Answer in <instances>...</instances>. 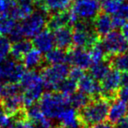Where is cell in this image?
Wrapping results in <instances>:
<instances>
[{
    "mask_svg": "<svg viewBox=\"0 0 128 128\" xmlns=\"http://www.w3.org/2000/svg\"><path fill=\"white\" fill-rule=\"evenodd\" d=\"M51 128H67L66 126H64L63 124H58V126H54V127H51Z\"/></svg>",
    "mask_w": 128,
    "mask_h": 128,
    "instance_id": "40",
    "label": "cell"
},
{
    "mask_svg": "<svg viewBox=\"0 0 128 128\" xmlns=\"http://www.w3.org/2000/svg\"><path fill=\"white\" fill-rule=\"evenodd\" d=\"M16 24V20L9 16H0V35L10 34Z\"/></svg>",
    "mask_w": 128,
    "mask_h": 128,
    "instance_id": "28",
    "label": "cell"
},
{
    "mask_svg": "<svg viewBox=\"0 0 128 128\" xmlns=\"http://www.w3.org/2000/svg\"><path fill=\"white\" fill-rule=\"evenodd\" d=\"M92 98L88 95L81 92H75L70 96V106L75 108L76 110H80L84 107Z\"/></svg>",
    "mask_w": 128,
    "mask_h": 128,
    "instance_id": "26",
    "label": "cell"
},
{
    "mask_svg": "<svg viewBox=\"0 0 128 128\" xmlns=\"http://www.w3.org/2000/svg\"><path fill=\"white\" fill-rule=\"evenodd\" d=\"M120 85L121 86H128V71L124 72L121 75V80H120Z\"/></svg>",
    "mask_w": 128,
    "mask_h": 128,
    "instance_id": "38",
    "label": "cell"
},
{
    "mask_svg": "<svg viewBox=\"0 0 128 128\" xmlns=\"http://www.w3.org/2000/svg\"><path fill=\"white\" fill-rule=\"evenodd\" d=\"M84 75V70H82L80 68H77V67H73L71 70H70L68 71V78L72 79V80L76 81V82H78L79 79Z\"/></svg>",
    "mask_w": 128,
    "mask_h": 128,
    "instance_id": "32",
    "label": "cell"
},
{
    "mask_svg": "<svg viewBox=\"0 0 128 128\" xmlns=\"http://www.w3.org/2000/svg\"><path fill=\"white\" fill-rule=\"evenodd\" d=\"M37 4L40 9L50 14L68 9L71 4V0H43Z\"/></svg>",
    "mask_w": 128,
    "mask_h": 128,
    "instance_id": "19",
    "label": "cell"
},
{
    "mask_svg": "<svg viewBox=\"0 0 128 128\" xmlns=\"http://www.w3.org/2000/svg\"><path fill=\"white\" fill-rule=\"evenodd\" d=\"M112 26L115 28H120V27H122L126 23V18L119 12H117L114 14L113 18H112Z\"/></svg>",
    "mask_w": 128,
    "mask_h": 128,
    "instance_id": "33",
    "label": "cell"
},
{
    "mask_svg": "<svg viewBox=\"0 0 128 128\" xmlns=\"http://www.w3.org/2000/svg\"><path fill=\"white\" fill-rule=\"evenodd\" d=\"M101 40L108 56L124 53L127 49L128 43L118 31H110Z\"/></svg>",
    "mask_w": 128,
    "mask_h": 128,
    "instance_id": "7",
    "label": "cell"
},
{
    "mask_svg": "<svg viewBox=\"0 0 128 128\" xmlns=\"http://www.w3.org/2000/svg\"><path fill=\"white\" fill-rule=\"evenodd\" d=\"M128 113V104L118 98L112 102V105L109 107L108 110V121L113 124H116L124 119Z\"/></svg>",
    "mask_w": 128,
    "mask_h": 128,
    "instance_id": "13",
    "label": "cell"
},
{
    "mask_svg": "<svg viewBox=\"0 0 128 128\" xmlns=\"http://www.w3.org/2000/svg\"><path fill=\"white\" fill-rule=\"evenodd\" d=\"M121 74L119 71L110 68L101 79V96L112 103L118 98V92L120 87Z\"/></svg>",
    "mask_w": 128,
    "mask_h": 128,
    "instance_id": "5",
    "label": "cell"
},
{
    "mask_svg": "<svg viewBox=\"0 0 128 128\" xmlns=\"http://www.w3.org/2000/svg\"><path fill=\"white\" fill-rule=\"evenodd\" d=\"M55 90L64 96H70L77 90V82L70 78H65L57 85Z\"/></svg>",
    "mask_w": 128,
    "mask_h": 128,
    "instance_id": "25",
    "label": "cell"
},
{
    "mask_svg": "<svg viewBox=\"0 0 128 128\" xmlns=\"http://www.w3.org/2000/svg\"><path fill=\"white\" fill-rule=\"evenodd\" d=\"M118 12L121 13V14L126 18V20H128V2L126 3V4H122V6H121L120 10H119Z\"/></svg>",
    "mask_w": 128,
    "mask_h": 128,
    "instance_id": "37",
    "label": "cell"
},
{
    "mask_svg": "<svg viewBox=\"0 0 128 128\" xmlns=\"http://www.w3.org/2000/svg\"><path fill=\"white\" fill-rule=\"evenodd\" d=\"M118 98L128 104V86H124L118 92Z\"/></svg>",
    "mask_w": 128,
    "mask_h": 128,
    "instance_id": "35",
    "label": "cell"
},
{
    "mask_svg": "<svg viewBox=\"0 0 128 128\" xmlns=\"http://www.w3.org/2000/svg\"><path fill=\"white\" fill-rule=\"evenodd\" d=\"M39 101L42 113L50 119L57 118L64 109L70 106V96H64L56 90L44 93Z\"/></svg>",
    "mask_w": 128,
    "mask_h": 128,
    "instance_id": "2",
    "label": "cell"
},
{
    "mask_svg": "<svg viewBox=\"0 0 128 128\" xmlns=\"http://www.w3.org/2000/svg\"><path fill=\"white\" fill-rule=\"evenodd\" d=\"M3 86H4V84H2V82H1V81H0V94H1V92H2Z\"/></svg>",
    "mask_w": 128,
    "mask_h": 128,
    "instance_id": "41",
    "label": "cell"
},
{
    "mask_svg": "<svg viewBox=\"0 0 128 128\" xmlns=\"http://www.w3.org/2000/svg\"><path fill=\"white\" fill-rule=\"evenodd\" d=\"M48 18V13L42 9L32 12V14L26 18L20 24L24 37H34L36 34L42 31V29L46 26Z\"/></svg>",
    "mask_w": 128,
    "mask_h": 128,
    "instance_id": "4",
    "label": "cell"
},
{
    "mask_svg": "<svg viewBox=\"0 0 128 128\" xmlns=\"http://www.w3.org/2000/svg\"><path fill=\"white\" fill-rule=\"evenodd\" d=\"M78 18L92 20L100 12L99 0H76L71 8Z\"/></svg>",
    "mask_w": 128,
    "mask_h": 128,
    "instance_id": "8",
    "label": "cell"
},
{
    "mask_svg": "<svg viewBox=\"0 0 128 128\" xmlns=\"http://www.w3.org/2000/svg\"><path fill=\"white\" fill-rule=\"evenodd\" d=\"M34 1H35V3H36V4H39V3L42 2L43 0H34Z\"/></svg>",
    "mask_w": 128,
    "mask_h": 128,
    "instance_id": "42",
    "label": "cell"
},
{
    "mask_svg": "<svg viewBox=\"0 0 128 128\" xmlns=\"http://www.w3.org/2000/svg\"><path fill=\"white\" fill-rule=\"evenodd\" d=\"M32 48V42L29 40H20L18 41H15L11 46V51L10 54H12V58L15 60H23L24 56Z\"/></svg>",
    "mask_w": 128,
    "mask_h": 128,
    "instance_id": "18",
    "label": "cell"
},
{
    "mask_svg": "<svg viewBox=\"0 0 128 128\" xmlns=\"http://www.w3.org/2000/svg\"><path fill=\"white\" fill-rule=\"evenodd\" d=\"M23 65L25 68L28 70H40L44 65V57L40 51L36 48H32L24 56Z\"/></svg>",
    "mask_w": 128,
    "mask_h": 128,
    "instance_id": "17",
    "label": "cell"
},
{
    "mask_svg": "<svg viewBox=\"0 0 128 128\" xmlns=\"http://www.w3.org/2000/svg\"><path fill=\"white\" fill-rule=\"evenodd\" d=\"M70 68L67 64H53L43 66L40 70V75L43 81V85L49 90H55L57 85L67 78Z\"/></svg>",
    "mask_w": 128,
    "mask_h": 128,
    "instance_id": "3",
    "label": "cell"
},
{
    "mask_svg": "<svg viewBox=\"0 0 128 128\" xmlns=\"http://www.w3.org/2000/svg\"><path fill=\"white\" fill-rule=\"evenodd\" d=\"M45 62L53 65V64L65 63L68 62V51L62 48H52L46 53L44 57Z\"/></svg>",
    "mask_w": 128,
    "mask_h": 128,
    "instance_id": "22",
    "label": "cell"
},
{
    "mask_svg": "<svg viewBox=\"0 0 128 128\" xmlns=\"http://www.w3.org/2000/svg\"><path fill=\"white\" fill-rule=\"evenodd\" d=\"M9 35H10V38H11V40H12L13 42L23 39L24 34H23V32H22L20 24H16L15 27L12 29V31Z\"/></svg>",
    "mask_w": 128,
    "mask_h": 128,
    "instance_id": "31",
    "label": "cell"
},
{
    "mask_svg": "<svg viewBox=\"0 0 128 128\" xmlns=\"http://www.w3.org/2000/svg\"><path fill=\"white\" fill-rule=\"evenodd\" d=\"M89 128H116L115 126L112 123L108 122H101L99 124H94V126H90Z\"/></svg>",
    "mask_w": 128,
    "mask_h": 128,
    "instance_id": "36",
    "label": "cell"
},
{
    "mask_svg": "<svg viewBox=\"0 0 128 128\" xmlns=\"http://www.w3.org/2000/svg\"><path fill=\"white\" fill-rule=\"evenodd\" d=\"M100 7L108 14H115L122 6V0H99Z\"/></svg>",
    "mask_w": 128,
    "mask_h": 128,
    "instance_id": "27",
    "label": "cell"
},
{
    "mask_svg": "<svg viewBox=\"0 0 128 128\" xmlns=\"http://www.w3.org/2000/svg\"><path fill=\"white\" fill-rule=\"evenodd\" d=\"M57 118L62 122V124L67 128H82L79 120L77 110L71 106L66 107Z\"/></svg>",
    "mask_w": 128,
    "mask_h": 128,
    "instance_id": "16",
    "label": "cell"
},
{
    "mask_svg": "<svg viewBox=\"0 0 128 128\" xmlns=\"http://www.w3.org/2000/svg\"><path fill=\"white\" fill-rule=\"evenodd\" d=\"M68 62L74 67H77L84 70H89L92 60L88 50L72 46L68 50Z\"/></svg>",
    "mask_w": 128,
    "mask_h": 128,
    "instance_id": "10",
    "label": "cell"
},
{
    "mask_svg": "<svg viewBox=\"0 0 128 128\" xmlns=\"http://www.w3.org/2000/svg\"><path fill=\"white\" fill-rule=\"evenodd\" d=\"M11 46L9 39L4 35H0V60H4L8 56L11 51Z\"/></svg>",
    "mask_w": 128,
    "mask_h": 128,
    "instance_id": "30",
    "label": "cell"
},
{
    "mask_svg": "<svg viewBox=\"0 0 128 128\" xmlns=\"http://www.w3.org/2000/svg\"><path fill=\"white\" fill-rule=\"evenodd\" d=\"M78 20V17L76 16L72 9H67L64 11L57 12L48 14L46 26L51 32L55 31L60 27L70 26L74 25Z\"/></svg>",
    "mask_w": 128,
    "mask_h": 128,
    "instance_id": "6",
    "label": "cell"
},
{
    "mask_svg": "<svg viewBox=\"0 0 128 128\" xmlns=\"http://www.w3.org/2000/svg\"><path fill=\"white\" fill-rule=\"evenodd\" d=\"M110 65V68L119 72L128 71V53H120L117 54L110 55L107 58Z\"/></svg>",
    "mask_w": 128,
    "mask_h": 128,
    "instance_id": "21",
    "label": "cell"
},
{
    "mask_svg": "<svg viewBox=\"0 0 128 128\" xmlns=\"http://www.w3.org/2000/svg\"><path fill=\"white\" fill-rule=\"evenodd\" d=\"M12 0H0V16H8Z\"/></svg>",
    "mask_w": 128,
    "mask_h": 128,
    "instance_id": "34",
    "label": "cell"
},
{
    "mask_svg": "<svg viewBox=\"0 0 128 128\" xmlns=\"http://www.w3.org/2000/svg\"><path fill=\"white\" fill-rule=\"evenodd\" d=\"M110 102L105 98H92L87 104L78 110L79 120L82 128H89L90 126L99 124L106 119L108 115Z\"/></svg>",
    "mask_w": 128,
    "mask_h": 128,
    "instance_id": "1",
    "label": "cell"
},
{
    "mask_svg": "<svg viewBox=\"0 0 128 128\" xmlns=\"http://www.w3.org/2000/svg\"><path fill=\"white\" fill-rule=\"evenodd\" d=\"M20 84L23 90L29 88L36 87V86L43 85V81L40 75L36 70H28L25 72L20 81Z\"/></svg>",
    "mask_w": 128,
    "mask_h": 128,
    "instance_id": "20",
    "label": "cell"
},
{
    "mask_svg": "<svg viewBox=\"0 0 128 128\" xmlns=\"http://www.w3.org/2000/svg\"><path fill=\"white\" fill-rule=\"evenodd\" d=\"M92 26L95 32L100 39H102L113 28L112 18L108 13L99 12V13L92 20Z\"/></svg>",
    "mask_w": 128,
    "mask_h": 128,
    "instance_id": "12",
    "label": "cell"
},
{
    "mask_svg": "<svg viewBox=\"0 0 128 128\" xmlns=\"http://www.w3.org/2000/svg\"><path fill=\"white\" fill-rule=\"evenodd\" d=\"M54 44L57 48L68 51L73 46L72 42V27L64 26L54 31Z\"/></svg>",
    "mask_w": 128,
    "mask_h": 128,
    "instance_id": "15",
    "label": "cell"
},
{
    "mask_svg": "<svg viewBox=\"0 0 128 128\" xmlns=\"http://www.w3.org/2000/svg\"><path fill=\"white\" fill-rule=\"evenodd\" d=\"M122 1H123V0H122Z\"/></svg>",
    "mask_w": 128,
    "mask_h": 128,
    "instance_id": "44",
    "label": "cell"
},
{
    "mask_svg": "<svg viewBox=\"0 0 128 128\" xmlns=\"http://www.w3.org/2000/svg\"><path fill=\"white\" fill-rule=\"evenodd\" d=\"M32 45L41 53H46L54 48V46L55 45L54 34L49 29L40 31L34 36Z\"/></svg>",
    "mask_w": 128,
    "mask_h": 128,
    "instance_id": "14",
    "label": "cell"
},
{
    "mask_svg": "<svg viewBox=\"0 0 128 128\" xmlns=\"http://www.w3.org/2000/svg\"><path fill=\"white\" fill-rule=\"evenodd\" d=\"M77 89L91 98L101 96L100 84L90 75H84L77 82Z\"/></svg>",
    "mask_w": 128,
    "mask_h": 128,
    "instance_id": "11",
    "label": "cell"
},
{
    "mask_svg": "<svg viewBox=\"0 0 128 128\" xmlns=\"http://www.w3.org/2000/svg\"><path fill=\"white\" fill-rule=\"evenodd\" d=\"M100 40H101L96 41L88 50L92 62H101V60H107V58H108V54H107L106 51H105L104 48L103 44H102V42Z\"/></svg>",
    "mask_w": 128,
    "mask_h": 128,
    "instance_id": "24",
    "label": "cell"
},
{
    "mask_svg": "<svg viewBox=\"0 0 128 128\" xmlns=\"http://www.w3.org/2000/svg\"><path fill=\"white\" fill-rule=\"evenodd\" d=\"M110 65L107 60L94 62L93 65L90 67V76L96 80H101L110 70Z\"/></svg>",
    "mask_w": 128,
    "mask_h": 128,
    "instance_id": "23",
    "label": "cell"
},
{
    "mask_svg": "<svg viewBox=\"0 0 128 128\" xmlns=\"http://www.w3.org/2000/svg\"><path fill=\"white\" fill-rule=\"evenodd\" d=\"M122 35L128 43V23H126L122 26Z\"/></svg>",
    "mask_w": 128,
    "mask_h": 128,
    "instance_id": "39",
    "label": "cell"
},
{
    "mask_svg": "<svg viewBox=\"0 0 128 128\" xmlns=\"http://www.w3.org/2000/svg\"><path fill=\"white\" fill-rule=\"evenodd\" d=\"M126 121L127 122V124H128V113L126 114Z\"/></svg>",
    "mask_w": 128,
    "mask_h": 128,
    "instance_id": "43",
    "label": "cell"
},
{
    "mask_svg": "<svg viewBox=\"0 0 128 128\" xmlns=\"http://www.w3.org/2000/svg\"><path fill=\"white\" fill-rule=\"evenodd\" d=\"M22 88L20 82H6L3 86L2 92L0 94V96H12V95L20 94Z\"/></svg>",
    "mask_w": 128,
    "mask_h": 128,
    "instance_id": "29",
    "label": "cell"
},
{
    "mask_svg": "<svg viewBox=\"0 0 128 128\" xmlns=\"http://www.w3.org/2000/svg\"><path fill=\"white\" fill-rule=\"evenodd\" d=\"M0 107L4 113L12 118L20 114L26 109L21 93L12 96H0Z\"/></svg>",
    "mask_w": 128,
    "mask_h": 128,
    "instance_id": "9",
    "label": "cell"
}]
</instances>
